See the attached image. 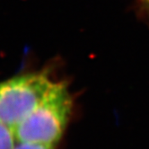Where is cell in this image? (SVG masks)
Instances as JSON below:
<instances>
[{
  "label": "cell",
  "mask_w": 149,
  "mask_h": 149,
  "mask_svg": "<svg viewBox=\"0 0 149 149\" xmlns=\"http://www.w3.org/2000/svg\"><path fill=\"white\" fill-rule=\"evenodd\" d=\"M72 107L66 82H54L37 107L14 129L16 143L56 146L68 126Z\"/></svg>",
  "instance_id": "cell-1"
},
{
  "label": "cell",
  "mask_w": 149,
  "mask_h": 149,
  "mask_svg": "<svg viewBox=\"0 0 149 149\" xmlns=\"http://www.w3.org/2000/svg\"><path fill=\"white\" fill-rule=\"evenodd\" d=\"M47 69L24 73L0 82V121L14 130L53 86Z\"/></svg>",
  "instance_id": "cell-2"
},
{
  "label": "cell",
  "mask_w": 149,
  "mask_h": 149,
  "mask_svg": "<svg viewBox=\"0 0 149 149\" xmlns=\"http://www.w3.org/2000/svg\"><path fill=\"white\" fill-rule=\"evenodd\" d=\"M15 144L14 130L0 121V149H14Z\"/></svg>",
  "instance_id": "cell-3"
},
{
  "label": "cell",
  "mask_w": 149,
  "mask_h": 149,
  "mask_svg": "<svg viewBox=\"0 0 149 149\" xmlns=\"http://www.w3.org/2000/svg\"><path fill=\"white\" fill-rule=\"evenodd\" d=\"M56 146H46L34 143H19L17 142L14 149H55Z\"/></svg>",
  "instance_id": "cell-4"
},
{
  "label": "cell",
  "mask_w": 149,
  "mask_h": 149,
  "mask_svg": "<svg viewBox=\"0 0 149 149\" xmlns=\"http://www.w3.org/2000/svg\"><path fill=\"white\" fill-rule=\"evenodd\" d=\"M138 7L142 14L149 15V0H138Z\"/></svg>",
  "instance_id": "cell-5"
}]
</instances>
